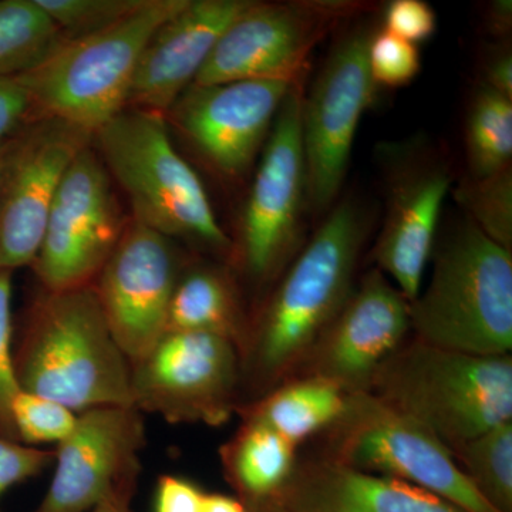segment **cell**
I'll return each mask as SVG.
<instances>
[{
    "instance_id": "6da1fadb",
    "label": "cell",
    "mask_w": 512,
    "mask_h": 512,
    "mask_svg": "<svg viewBox=\"0 0 512 512\" xmlns=\"http://www.w3.org/2000/svg\"><path fill=\"white\" fill-rule=\"evenodd\" d=\"M366 232L359 205L342 201L286 269L264 311L249 326L242 350V392L251 393L249 402L295 375L348 301Z\"/></svg>"
},
{
    "instance_id": "7a4b0ae2",
    "label": "cell",
    "mask_w": 512,
    "mask_h": 512,
    "mask_svg": "<svg viewBox=\"0 0 512 512\" xmlns=\"http://www.w3.org/2000/svg\"><path fill=\"white\" fill-rule=\"evenodd\" d=\"M13 360L20 389L74 413L133 406L131 365L114 339L94 285L40 289L30 303Z\"/></svg>"
},
{
    "instance_id": "3957f363",
    "label": "cell",
    "mask_w": 512,
    "mask_h": 512,
    "mask_svg": "<svg viewBox=\"0 0 512 512\" xmlns=\"http://www.w3.org/2000/svg\"><path fill=\"white\" fill-rule=\"evenodd\" d=\"M431 256L429 285L410 303L414 338L468 355H511V249L466 218Z\"/></svg>"
},
{
    "instance_id": "277c9868",
    "label": "cell",
    "mask_w": 512,
    "mask_h": 512,
    "mask_svg": "<svg viewBox=\"0 0 512 512\" xmlns=\"http://www.w3.org/2000/svg\"><path fill=\"white\" fill-rule=\"evenodd\" d=\"M367 393L453 448L512 421V357L468 355L414 338L377 370Z\"/></svg>"
},
{
    "instance_id": "5b68a950",
    "label": "cell",
    "mask_w": 512,
    "mask_h": 512,
    "mask_svg": "<svg viewBox=\"0 0 512 512\" xmlns=\"http://www.w3.org/2000/svg\"><path fill=\"white\" fill-rule=\"evenodd\" d=\"M93 148L130 202L131 220L171 239L231 248L204 184L175 150L164 114L127 107L93 134Z\"/></svg>"
},
{
    "instance_id": "8992f818",
    "label": "cell",
    "mask_w": 512,
    "mask_h": 512,
    "mask_svg": "<svg viewBox=\"0 0 512 512\" xmlns=\"http://www.w3.org/2000/svg\"><path fill=\"white\" fill-rule=\"evenodd\" d=\"M188 0H146L110 28L62 40L19 83L33 117H55L93 134L127 109L138 60L158 26Z\"/></svg>"
},
{
    "instance_id": "52a82bcc",
    "label": "cell",
    "mask_w": 512,
    "mask_h": 512,
    "mask_svg": "<svg viewBox=\"0 0 512 512\" xmlns=\"http://www.w3.org/2000/svg\"><path fill=\"white\" fill-rule=\"evenodd\" d=\"M320 436L325 447L319 456L328 460L417 485L466 512H497L436 434L373 394H349L345 412Z\"/></svg>"
},
{
    "instance_id": "ba28073f",
    "label": "cell",
    "mask_w": 512,
    "mask_h": 512,
    "mask_svg": "<svg viewBox=\"0 0 512 512\" xmlns=\"http://www.w3.org/2000/svg\"><path fill=\"white\" fill-rule=\"evenodd\" d=\"M131 399L171 424L221 426L242 404L241 352L211 333H164L131 365Z\"/></svg>"
},
{
    "instance_id": "9c48e42d",
    "label": "cell",
    "mask_w": 512,
    "mask_h": 512,
    "mask_svg": "<svg viewBox=\"0 0 512 512\" xmlns=\"http://www.w3.org/2000/svg\"><path fill=\"white\" fill-rule=\"evenodd\" d=\"M114 188L92 143L64 174L30 266L42 289L56 292L94 284L131 220Z\"/></svg>"
},
{
    "instance_id": "30bf717a",
    "label": "cell",
    "mask_w": 512,
    "mask_h": 512,
    "mask_svg": "<svg viewBox=\"0 0 512 512\" xmlns=\"http://www.w3.org/2000/svg\"><path fill=\"white\" fill-rule=\"evenodd\" d=\"M305 197L302 94L296 86L276 116L242 214L238 261L252 285L272 284L284 271L298 247Z\"/></svg>"
},
{
    "instance_id": "8fae6325",
    "label": "cell",
    "mask_w": 512,
    "mask_h": 512,
    "mask_svg": "<svg viewBox=\"0 0 512 512\" xmlns=\"http://www.w3.org/2000/svg\"><path fill=\"white\" fill-rule=\"evenodd\" d=\"M93 136L37 117L3 143L0 161V269L32 266L64 174Z\"/></svg>"
},
{
    "instance_id": "7c38bea8",
    "label": "cell",
    "mask_w": 512,
    "mask_h": 512,
    "mask_svg": "<svg viewBox=\"0 0 512 512\" xmlns=\"http://www.w3.org/2000/svg\"><path fill=\"white\" fill-rule=\"evenodd\" d=\"M372 36L369 29L357 28L343 37L302 99L306 197L318 211L339 194L360 120L376 99L367 59Z\"/></svg>"
},
{
    "instance_id": "4fadbf2b",
    "label": "cell",
    "mask_w": 512,
    "mask_h": 512,
    "mask_svg": "<svg viewBox=\"0 0 512 512\" xmlns=\"http://www.w3.org/2000/svg\"><path fill=\"white\" fill-rule=\"evenodd\" d=\"M356 5L252 2L222 33L194 84L274 80L298 86L313 49Z\"/></svg>"
},
{
    "instance_id": "5bb4252c",
    "label": "cell",
    "mask_w": 512,
    "mask_h": 512,
    "mask_svg": "<svg viewBox=\"0 0 512 512\" xmlns=\"http://www.w3.org/2000/svg\"><path fill=\"white\" fill-rule=\"evenodd\" d=\"M293 87L274 80L192 84L167 111L165 120L215 173L237 180L264 150Z\"/></svg>"
},
{
    "instance_id": "9a60e30c",
    "label": "cell",
    "mask_w": 512,
    "mask_h": 512,
    "mask_svg": "<svg viewBox=\"0 0 512 512\" xmlns=\"http://www.w3.org/2000/svg\"><path fill=\"white\" fill-rule=\"evenodd\" d=\"M181 272L173 239L140 222H128L93 285L111 333L130 365L163 338Z\"/></svg>"
},
{
    "instance_id": "2e32d148",
    "label": "cell",
    "mask_w": 512,
    "mask_h": 512,
    "mask_svg": "<svg viewBox=\"0 0 512 512\" xmlns=\"http://www.w3.org/2000/svg\"><path fill=\"white\" fill-rule=\"evenodd\" d=\"M410 330V302L373 268L292 377H320L348 394L367 392L377 370L406 342Z\"/></svg>"
},
{
    "instance_id": "e0dca14e",
    "label": "cell",
    "mask_w": 512,
    "mask_h": 512,
    "mask_svg": "<svg viewBox=\"0 0 512 512\" xmlns=\"http://www.w3.org/2000/svg\"><path fill=\"white\" fill-rule=\"evenodd\" d=\"M146 446L143 413L107 406L77 413L69 436L57 444L55 473L33 512H90L127 474L140 470Z\"/></svg>"
},
{
    "instance_id": "ac0fdd59",
    "label": "cell",
    "mask_w": 512,
    "mask_h": 512,
    "mask_svg": "<svg viewBox=\"0 0 512 512\" xmlns=\"http://www.w3.org/2000/svg\"><path fill=\"white\" fill-rule=\"evenodd\" d=\"M252 0H188L148 40L128 93L127 107L167 114L194 84L225 29Z\"/></svg>"
},
{
    "instance_id": "d6986e66",
    "label": "cell",
    "mask_w": 512,
    "mask_h": 512,
    "mask_svg": "<svg viewBox=\"0 0 512 512\" xmlns=\"http://www.w3.org/2000/svg\"><path fill=\"white\" fill-rule=\"evenodd\" d=\"M450 190L451 175L439 164L413 165L390 178L387 214L373 261L410 303L421 291Z\"/></svg>"
},
{
    "instance_id": "ffe728a7",
    "label": "cell",
    "mask_w": 512,
    "mask_h": 512,
    "mask_svg": "<svg viewBox=\"0 0 512 512\" xmlns=\"http://www.w3.org/2000/svg\"><path fill=\"white\" fill-rule=\"evenodd\" d=\"M272 500L289 512H466L417 485L322 456L298 461Z\"/></svg>"
},
{
    "instance_id": "44dd1931",
    "label": "cell",
    "mask_w": 512,
    "mask_h": 512,
    "mask_svg": "<svg viewBox=\"0 0 512 512\" xmlns=\"http://www.w3.org/2000/svg\"><path fill=\"white\" fill-rule=\"evenodd\" d=\"M349 394L338 384L313 376H298L271 392L242 404L241 419L274 430L293 446L320 436L345 412Z\"/></svg>"
},
{
    "instance_id": "7402d4cb",
    "label": "cell",
    "mask_w": 512,
    "mask_h": 512,
    "mask_svg": "<svg viewBox=\"0 0 512 512\" xmlns=\"http://www.w3.org/2000/svg\"><path fill=\"white\" fill-rule=\"evenodd\" d=\"M167 332H202L245 348L249 322L234 279L215 266H195L181 272L167 316Z\"/></svg>"
},
{
    "instance_id": "603a6c76",
    "label": "cell",
    "mask_w": 512,
    "mask_h": 512,
    "mask_svg": "<svg viewBox=\"0 0 512 512\" xmlns=\"http://www.w3.org/2000/svg\"><path fill=\"white\" fill-rule=\"evenodd\" d=\"M241 420L220 457L225 478L249 507L272 500L284 487L298 463V447L258 421Z\"/></svg>"
},
{
    "instance_id": "cb8c5ba5",
    "label": "cell",
    "mask_w": 512,
    "mask_h": 512,
    "mask_svg": "<svg viewBox=\"0 0 512 512\" xmlns=\"http://www.w3.org/2000/svg\"><path fill=\"white\" fill-rule=\"evenodd\" d=\"M471 178L484 180L511 167L512 100L487 84L478 89L467 120Z\"/></svg>"
},
{
    "instance_id": "d4e9b609",
    "label": "cell",
    "mask_w": 512,
    "mask_h": 512,
    "mask_svg": "<svg viewBox=\"0 0 512 512\" xmlns=\"http://www.w3.org/2000/svg\"><path fill=\"white\" fill-rule=\"evenodd\" d=\"M62 40L36 0H0V79L28 72Z\"/></svg>"
},
{
    "instance_id": "484cf974",
    "label": "cell",
    "mask_w": 512,
    "mask_h": 512,
    "mask_svg": "<svg viewBox=\"0 0 512 512\" xmlns=\"http://www.w3.org/2000/svg\"><path fill=\"white\" fill-rule=\"evenodd\" d=\"M450 451L485 503L497 512H512V421Z\"/></svg>"
},
{
    "instance_id": "4316f807",
    "label": "cell",
    "mask_w": 512,
    "mask_h": 512,
    "mask_svg": "<svg viewBox=\"0 0 512 512\" xmlns=\"http://www.w3.org/2000/svg\"><path fill=\"white\" fill-rule=\"evenodd\" d=\"M467 218L501 247L512 244L511 167L484 180L468 178L454 191Z\"/></svg>"
},
{
    "instance_id": "83f0119b",
    "label": "cell",
    "mask_w": 512,
    "mask_h": 512,
    "mask_svg": "<svg viewBox=\"0 0 512 512\" xmlns=\"http://www.w3.org/2000/svg\"><path fill=\"white\" fill-rule=\"evenodd\" d=\"M146 0H36L63 40L80 39L127 18Z\"/></svg>"
},
{
    "instance_id": "f1b7e54d",
    "label": "cell",
    "mask_w": 512,
    "mask_h": 512,
    "mask_svg": "<svg viewBox=\"0 0 512 512\" xmlns=\"http://www.w3.org/2000/svg\"><path fill=\"white\" fill-rule=\"evenodd\" d=\"M13 424L20 443L59 444L76 424L77 413L49 397L20 390L12 404Z\"/></svg>"
},
{
    "instance_id": "f546056e",
    "label": "cell",
    "mask_w": 512,
    "mask_h": 512,
    "mask_svg": "<svg viewBox=\"0 0 512 512\" xmlns=\"http://www.w3.org/2000/svg\"><path fill=\"white\" fill-rule=\"evenodd\" d=\"M12 291L13 272L0 269V439L19 441L12 417L13 400L22 390L13 360Z\"/></svg>"
},
{
    "instance_id": "4dcf8cb0",
    "label": "cell",
    "mask_w": 512,
    "mask_h": 512,
    "mask_svg": "<svg viewBox=\"0 0 512 512\" xmlns=\"http://www.w3.org/2000/svg\"><path fill=\"white\" fill-rule=\"evenodd\" d=\"M367 59L377 86H406L420 72V55L416 45L384 29L373 33Z\"/></svg>"
},
{
    "instance_id": "1f68e13d",
    "label": "cell",
    "mask_w": 512,
    "mask_h": 512,
    "mask_svg": "<svg viewBox=\"0 0 512 512\" xmlns=\"http://www.w3.org/2000/svg\"><path fill=\"white\" fill-rule=\"evenodd\" d=\"M55 463V451L0 439V500L10 488L40 476ZM0 512H5L0 507Z\"/></svg>"
},
{
    "instance_id": "d6a6232c",
    "label": "cell",
    "mask_w": 512,
    "mask_h": 512,
    "mask_svg": "<svg viewBox=\"0 0 512 512\" xmlns=\"http://www.w3.org/2000/svg\"><path fill=\"white\" fill-rule=\"evenodd\" d=\"M437 16L423 0H394L384 15V30L416 45L434 35Z\"/></svg>"
},
{
    "instance_id": "836d02e7",
    "label": "cell",
    "mask_w": 512,
    "mask_h": 512,
    "mask_svg": "<svg viewBox=\"0 0 512 512\" xmlns=\"http://www.w3.org/2000/svg\"><path fill=\"white\" fill-rule=\"evenodd\" d=\"M205 494L187 478L164 474L157 481L153 512H201Z\"/></svg>"
},
{
    "instance_id": "e575fe53",
    "label": "cell",
    "mask_w": 512,
    "mask_h": 512,
    "mask_svg": "<svg viewBox=\"0 0 512 512\" xmlns=\"http://www.w3.org/2000/svg\"><path fill=\"white\" fill-rule=\"evenodd\" d=\"M33 119L32 103L18 77L0 79V144Z\"/></svg>"
},
{
    "instance_id": "d590c367",
    "label": "cell",
    "mask_w": 512,
    "mask_h": 512,
    "mask_svg": "<svg viewBox=\"0 0 512 512\" xmlns=\"http://www.w3.org/2000/svg\"><path fill=\"white\" fill-rule=\"evenodd\" d=\"M140 470L127 474L123 480L116 484V487L106 495L103 501L90 512H133L134 495L137 493L138 480H140Z\"/></svg>"
},
{
    "instance_id": "8d00e7d4",
    "label": "cell",
    "mask_w": 512,
    "mask_h": 512,
    "mask_svg": "<svg viewBox=\"0 0 512 512\" xmlns=\"http://www.w3.org/2000/svg\"><path fill=\"white\" fill-rule=\"evenodd\" d=\"M484 83L507 99L512 100V59L510 53H501L488 63Z\"/></svg>"
},
{
    "instance_id": "74e56055",
    "label": "cell",
    "mask_w": 512,
    "mask_h": 512,
    "mask_svg": "<svg viewBox=\"0 0 512 512\" xmlns=\"http://www.w3.org/2000/svg\"><path fill=\"white\" fill-rule=\"evenodd\" d=\"M201 512H248L238 497L225 494H205Z\"/></svg>"
},
{
    "instance_id": "f35d334b",
    "label": "cell",
    "mask_w": 512,
    "mask_h": 512,
    "mask_svg": "<svg viewBox=\"0 0 512 512\" xmlns=\"http://www.w3.org/2000/svg\"><path fill=\"white\" fill-rule=\"evenodd\" d=\"M491 28L495 29V32L501 30L505 33L510 29L511 25V2H495L491 6L490 12Z\"/></svg>"
},
{
    "instance_id": "ab89813d",
    "label": "cell",
    "mask_w": 512,
    "mask_h": 512,
    "mask_svg": "<svg viewBox=\"0 0 512 512\" xmlns=\"http://www.w3.org/2000/svg\"><path fill=\"white\" fill-rule=\"evenodd\" d=\"M247 510L248 512H289L282 505L276 503L275 500H266L262 501V503L249 505Z\"/></svg>"
},
{
    "instance_id": "60d3db41",
    "label": "cell",
    "mask_w": 512,
    "mask_h": 512,
    "mask_svg": "<svg viewBox=\"0 0 512 512\" xmlns=\"http://www.w3.org/2000/svg\"><path fill=\"white\" fill-rule=\"evenodd\" d=\"M3 144H0V161H2Z\"/></svg>"
}]
</instances>
